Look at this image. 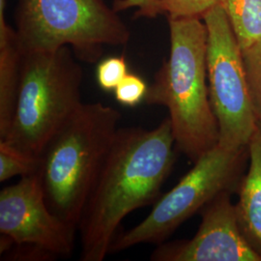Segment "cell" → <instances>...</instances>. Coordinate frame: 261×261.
I'll list each match as a JSON object with an SVG mask.
<instances>
[{
    "mask_svg": "<svg viewBox=\"0 0 261 261\" xmlns=\"http://www.w3.org/2000/svg\"><path fill=\"white\" fill-rule=\"evenodd\" d=\"M163 13L168 18L203 19L206 13L222 3V0H158Z\"/></svg>",
    "mask_w": 261,
    "mask_h": 261,
    "instance_id": "15",
    "label": "cell"
},
{
    "mask_svg": "<svg viewBox=\"0 0 261 261\" xmlns=\"http://www.w3.org/2000/svg\"><path fill=\"white\" fill-rule=\"evenodd\" d=\"M39 168L40 157L32 156L8 141L0 140V182L16 176L37 174Z\"/></svg>",
    "mask_w": 261,
    "mask_h": 261,
    "instance_id": "13",
    "label": "cell"
},
{
    "mask_svg": "<svg viewBox=\"0 0 261 261\" xmlns=\"http://www.w3.org/2000/svg\"><path fill=\"white\" fill-rule=\"evenodd\" d=\"M207 29V76L210 102L219 128V145H248L256 126L243 50L222 4L203 17Z\"/></svg>",
    "mask_w": 261,
    "mask_h": 261,
    "instance_id": "7",
    "label": "cell"
},
{
    "mask_svg": "<svg viewBox=\"0 0 261 261\" xmlns=\"http://www.w3.org/2000/svg\"><path fill=\"white\" fill-rule=\"evenodd\" d=\"M1 256L5 260L47 261L57 258L53 252L31 244H15Z\"/></svg>",
    "mask_w": 261,
    "mask_h": 261,
    "instance_id": "18",
    "label": "cell"
},
{
    "mask_svg": "<svg viewBox=\"0 0 261 261\" xmlns=\"http://www.w3.org/2000/svg\"><path fill=\"white\" fill-rule=\"evenodd\" d=\"M22 49L16 30L0 28V140L9 133L15 115Z\"/></svg>",
    "mask_w": 261,
    "mask_h": 261,
    "instance_id": "11",
    "label": "cell"
},
{
    "mask_svg": "<svg viewBox=\"0 0 261 261\" xmlns=\"http://www.w3.org/2000/svg\"><path fill=\"white\" fill-rule=\"evenodd\" d=\"M128 74V65L123 56L103 59L97 67V83L105 91H114Z\"/></svg>",
    "mask_w": 261,
    "mask_h": 261,
    "instance_id": "16",
    "label": "cell"
},
{
    "mask_svg": "<svg viewBox=\"0 0 261 261\" xmlns=\"http://www.w3.org/2000/svg\"><path fill=\"white\" fill-rule=\"evenodd\" d=\"M83 68L70 47L22 50L15 115L4 140L40 157L47 141L83 103Z\"/></svg>",
    "mask_w": 261,
    "mask_h": 261,
    "instance_id": "4",
    "label": "cell"
},
{
    "mask_svg": "<svg viewBox=\"0 0 261 261\" xmlns=\"http://www.w3.org/2000/svg\"><path fill=\"white\" fill-rule=\"evenodd\" d=\"M201 223L189 240L159 244L153 261H261L243 231L231 193H222L199 212Z\"/></svg>",
    "mask_w": 261,
    "mask_h": 261,
    "instance_id": "9",
    "label": "cell"
},
{
    "mask_svg": "<svg viewBox=\"0 0 261 261\" xmlns=\"http://www.w3.org/2000/svg\"><path fill=\"white\" fill-rule=\"evenodd\" d=\"M243 59L253 114L261 123V41L244 49Z\"/></svg>",
    "mask_w": 261,
    "mask_h": 261,
    "instance_id": "14",
    "label": "cell"
},
{
    "mask_svg": "<svg viewBox=\"0 0 261 261\" xmlns=\"http://www.w3.org/2000/svg\"><path fill=\"white\" fill-rule=\"evenodd\" d=\"M147 90V84L140 76L128 73L114 89V95L122 106L133 108L144 102Z\"/></svg>",
    "mask_w": 261,
    "mask_h": 261,
    "instance_id": "17",
    "label": "cell"
},
{
    "mask_svg": "<svg viewBox=\"0 0 261 261\" xmlns=\"http://www.w3.org/2000/svg\"><path fill=\"white\" fill-rule=\"evenodd\" d=\"M6 7V0H0V28L7 25L4 17V11Z\"/></svg>",
    "mask_w": 261,
    "mask_h": 261,
    "instance_id": "20",
    "label": "cell"
},
{
    "mask_svg": "<svg viewBox=\"0 0 261 261\" xmlns=\"http://www.w3.org/2000/svg\"><path fill=\"white\" fill-rule=\"evenodd\" d=\"M175 149L168 117L153 130H118L79 223L81 260H103L124 218L158 200Z\"/></svg>",
    "mask_w": 261,
    "mask_h": 261,
    "instance_id": "1",
    "label": "cell"
},
{
    "mask_svg": "<svg viewBox=\"0 0 261 261\" xmlns=\"http://www.w3.org/2000/svg\"><path fill=\"white\" fill-rule=\"evenodd\" d=\"M248 163V145L227 149L217 144L208 150L175 186L159 197L141 223L115 236L110 253L140 244L166 242L181 224L216 196L225 192L237 194Z\"/></svg>",
    "mask_w": 261,
    "mask_h": 261,
    "instance_id": "6",
    "label": "cell"
},
{
    "mask_svg": "<svg viewBox=\"0 0 261 261\" xmlns=\"http://www.w3.org/2000/svg\"><path fill=\"white\" fill-rule=\"evenodd\" d=\"M242 50L261 41V0H222Z\"/></svg>",
    "mask_w": 261,
    "mask_h": 261,
    "instance_id": "12",
    "label": "cell"
},
{
    "mask_svg": "<svg viewBox=\"0 0 261 261\" xmlns=\"http://www.w3.org/2000/svg\"><path fill=\"white\" fill-rule=\"evenodd\" d=\"M17 35L24 51H55L70 47L93 63L103 46H121L130 30L103 0H19Z\"/></svg>",
    "mask_w": 261,
    "mask_h": 261,
    "instance_id": "5",
    "label": "cell"
},
{
    "mask_svg": "<svg viewBox=\"0 0 261 261\" xmlns=\"http://www.w3.org/2000/svg\"><path fill=\"white\" fill-rule=\"evenodd\" d=\"M121 114L102 103H83L47 141L38 175L50 210L67 224L79 223L107 156ZM79 230V229H77Z\"/></svg>",
    "mask_w": 261,
    "mask_h": 261,
    "instance_id": "3",
    "label": "cell"
},
{
    "mask_svg": "<svg viewBox=\"0 0 261 261\" xmlns=\"http://www.w3.org/2000/svg\"><path fill=\"white\" fill-rule=\"evenodd\" d=\"M170 53L144 103L167 108L176 148L195 163L219 143L208 88L207 29L202 19L168 18Z\"/></svg>",
    "mask_w": 261,
    "mask_h": 261,
    "instance_id": "2",
    "label": "cell"
},
{
    "mask_svg": "<svg viewBox=\"0 0 261 261\" xmlns=\"http://www.w3.org/2000/svg\"><path fill=\"white\" fill-rule=\"evenodd\" d=\"M132 7L138 8L137 16L145 18H155L162 14L158 0H115L113 9L116 12L129 9Z\"/></svg>",
    "mask_w": 261,
    "mask_h": 261,
    "instance_id": "19",
    "label": "cell"
},
{
    "mask_svg": "<svg viewBox=\"0 0 261 261\" xmlns=\"http://www.w3.org/2000/svg\"><path fill=\"white\" fill-rule=\"evenodd\" d=\"M76 231L50 210L38 173L0 192V234L14 244L36 245L66 257L74 250Z\"/></svg>",
    "mask_w": 261,
    "mask_h": 261,
    "instance_id": "8",
    "label": "cell"
},
{
    "mask_svg": "<svg viewBox=\"0 0 261 261\" xmlns=\"http://www.w3.org/2000/svg\"><path fill=\"white\" fill-rule=\"evenodd\" d=\"M249 163L238 189L235 203L243 231L253 249L261 255V123L248 143Z\"/></svg>",
    "mask_w": 261,
    "mask_h": 261,
    "instance_id": "10",
    "label": "cell"
}]
</instances>
